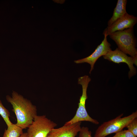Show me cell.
<instances>
[{"instance_id":"obj_1","label":"cell","mask_w":137,"mask_h":137,"mask_svg":"<svg viewBox=\"0 0 137 137\" xmlns=\"http://www.w3.org/2000/svg\"><path fill=\"white\" fill-rule=\"evenodd\" d=\"M6 99L12 106L17 119L16 124L23 129L28 128L37 115L36 106L15 91H13L11 96H7Z\"/></svg>"},{"instance_id":"obj_2","label":"cell","mask_w":137,"mask_h":137,"mask_svg":"<svg viewBox=\"0 0 137 137\" xmlns=\"http://www.w3.org/2000/svg\"><path fill=\"white\" fill-rule=\"evenodd\" d=\"M91 80L90 77L86 75L78 78V83L81 84L82 87V94L80 97L78 107L74 116L66 122L64 126L70 125L82 121L89 122L96 125L99 124L97 120L93 119L89 116L85 108L86 100L88 98L87 90L89 83Z\"/></svg>"},{"instance_id":"obj_3","label":"cell","mask_w":137,"mask_h":137,"mask_svg":"<svg viewBox=\"0 0 137 137\" xmlns=\"http://www.w3.org/2000/svg\"><path fill=\"white\" fill-rule=\"evenodd\" d=\"M133 30V27L116 31L109 35L110 38L116 43L119 49L132 57L137 55Z\"/></svg>"},{"instance_id":"obj_4","label":"cell","mask_w":137,"mask_h":137,"mask_svg":"<svg viewBox=\"0 0 137 137\" xmlns=\"http://www.w3.org/2000/svg\"><path fill=\"white\" fill-rule=\"evenodd\" d=\"M122 113L114 119L104 122L96 129L94 137H105L111 134L123 130L133 120L137 117V111L122 117Z\"/></svg>"},{"instance_id":"obj_5","label":"cell","mask_w":137,"mask_h":137,"mask_svg":"<svg viewBox=\"0 0 137 137\" xmlns=\"http://www.w3.org/2000/svg\"><path fill=\"white\" fill-rule=\"evenodd\" d=\"M57 125L45 115H37L28 127L27 133L28 137H46Z\"/></svg>"},{"instance_id":"obj_6","label":"cell","mask_w":137,"mask_h":137,"mask_svg":"<svg viewBox=\"0 0 137 137\" xmlns=\"http://www.w3.org/2000/svg\"><path fill=\"white\" fill-rule=\"evenodd\" d=\"M103 57L105 59L115 63H126L129 69L128 73L129 79L136 74V70L133 66V57L128 56L118 48L114 50H110L105 55L103 56Z\"/></svg>"},{"instance_id":"obj_7","label":"cell","mask_w":137,"mask_h":137,"mask_svg":"<svg viewBox=\"0 0 137 137\" xmlns=\"http://www.w3.org/2000/svg\"><path fill=\"white\" fill-rule=\"evenodd\" d=\"M137 22L136 17L127 13L111 25L108 26L104 30L103 34L107 37L115 32L133 27Z\"/></svg>"},{"instance_id":"obj_8","label":"cell","mask_w":137,"mask_h":137,"mask_svg":"<svg viewBox=\"0 0 137 137\" xmlns=\"http://www.w3.org/2000/svg\"><path fill=\"white\" fill-rule=\"evenodd\" d=\"M104 36V39L101 43L98 46L91 54L85 58L74 61V62L77 64L87 63L90 64L91 69L89 73L90 74L94 69L95 63L98 59L101 56L105 55L111 50V45L107 40V37Z\"/></svg>"},{"instance_id":"obj_9","label":"cell","mask_w":137,"mask_h":137,"mask_svg":"<svg viewBox=\"0 0 137 137\" xmlns=\"http://www.w3.org/2000/svg\"><path fill=\"white\" fill-rule=\"evenodd\" d=\"M81 122L52 129L47 137H75L81 129Z\"/></svg>"},{"instance_id":"obj_10","label":"cell","mask_w":137,"mask_h":137,"mask_svg":"<svg viewBox=\"0 0 137 137\" xmlns=\"http://www.w3.org/2000/svg\"><path fill=\"white\" fill-rule=\"evenodd\" d=\"M126 0H118L116 6L114 9L113 15L108 22V26H109L119 18L123 16L127 12Z\"/></svg>"},{"instance_id":"obj_11","label":"cell","mask_w":137,"mask_h":137,"mask_svg":"<svg viewBox=\"0 0 137 137\" xmlns=\"http://www.w3.org/2000/svg\"><path fill=\"white\" fill-rule=\"evenodd\" d=\"M23 129L16 124H12L5 129L3 137H19L23 133Z\"/></svg>"},{"instance_id":"obj_12","label":"cell","mask_w":137,"mask_h":137,"mask_svg":"<svg viewBox=\"0 0 137 137\" xmlns=\"http://www.w3.org/2000/svg\"><path fill=\"white\" fill-rule=\"evenodd\" d=\"M0 114L5 122L7 126H10L13 124L9 118L10 116L9 111L4 106L0 100Z\"/></svg>"},{"instance_id":"obj_13","label":"cell","mask_w":137,"mask_h":137,"mask_svg":"<svg viewBox=\"0 0 137 137\" xmlns=\"http://www.w3.org/2000/svg\"><path fill=\"white\" fill-rule=\"evenodd\" d=\"M127 130L135 136H137V118H136L130 122L126 126Z\"/></svg>"},{"instance_id":"obj_14","label":"cell","mask_w":137,"mask_h":137,"mask_svg":"<svg viewBox=\"0 0 137 137\" xmlns=\"http://www.w3.org/2000/svg\"><path fill=\"white\" fill-rule=\"evenodd\" d=\"M115 133L113 136L109 137H136L127 130H122Z\"/></svg>"},{"instance_id":"obj_15","label":"cell","mask_w":137,"mask_h":137,"mask_svg":"<svg viewBox=\"0 0 137 137\" xmlns=\"http://www.w3.org/2000/svg\"><path fill=\"white\" fill-rule=\"evenodd\" d=\"M79 137H92V132L88 127H83L79 132Z\"/></svg>"},{"instance_id":"obj_16","label":"cell","mask_w":137,"mask_h":137,"mask_svg":"<svg viewBox=\"0 0 137 137\" xmlns=\"http://www.w3.org/2000/svg\"><path fill=\"white\" fill-rule=\"evenodd\" d=\"M133 64L137 66V55L134 57H133Z\"/></svg>"},{"instance_id":"obj_17","label":"cell","mask_w":137,"mask_h":137,"mask_svg":"<svg viewBox=\"0 0 137 137\" xmlns=\"http://www.w3.org/2000/svg\"><path fill=\"white\" fill-rule=\"evenodd\" d=\"M19 137H28L27 132L23 133Z\"/></svg>"},{"instance_id":"obj_18","label":"cell","mask_w":137,"mask_h":137,"mask_svg":"<svg viewBox=\"0 0 137 137\" xmlns=\"http://www.w3.org/2000/svg\"></svg>"}]
</instances>
